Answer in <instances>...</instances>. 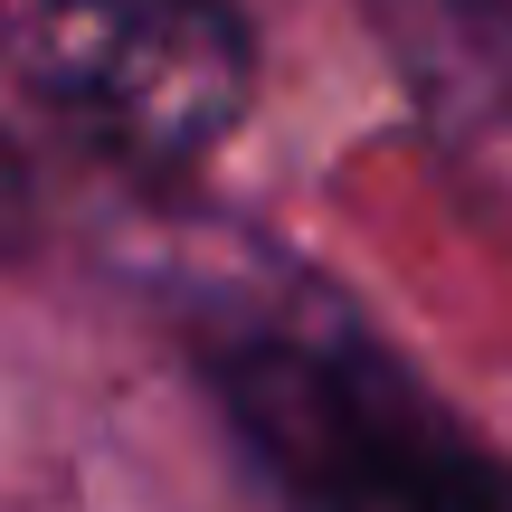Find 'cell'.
<instances>
[{
	"label": "cell",
	"instance_id": "3",
	"mask_svg": "<svg viewBox=\"0 0 512 512\" xmlns=\"http://www.w3.org/2000/svg\"><path fill=\"white\" fill-rule=\"evenodd\" d=\"M446 162L512 209V0H361Z\"/></svg>",
	"mask_w": 512,
	"mask_h": 512
},
{
	"label": "cell",
	"instance_id": "1",
	"mask_svg": "<svg viewBox=\"0 0 512 512\" xmlns=\"http://www.w3.org/2000/svg\"><path fill=\"white\" fill-rule=\"evenodd\" d=\"M152 285L285 512H512V465L304 266L200 228Z\"/></svg>",
	"mask_w": 512,
	"mask_h": 512
},
{
	"label": "cell",
	"instance_id": "2",
	"mask_svg": "<svg viewBox=\"0 0 512 512\" xmlns=\"http://www.w3.org/2000/svg\"><path fill=\"white\" fill-rule=\"evenodd\" d=\"M29 86L95 162L190 181L256 105V29L238 0H38Z\"/></svg>",
	"mask_w": 512,
	"mask_h": 512
},
{
	"label": "cell",
	"instance_id": "4",
	"mask_svg": "<svg viewBox=\"0 0 512 512\" xmlns=\"http://www.w3.org/2000/svg\"><path fill=\"white\" fill-rule=\"evenodd\" d=\"M19 247H29V171L0 143V256H19Z\"/></svg>",
	"mask_w": 512,
	"mask_h": 512
}]
</instances>
